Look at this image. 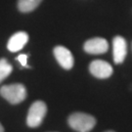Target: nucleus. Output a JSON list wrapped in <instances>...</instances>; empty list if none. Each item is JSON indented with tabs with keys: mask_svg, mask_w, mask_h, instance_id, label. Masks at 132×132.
Listing matches in <instances>:
<instances>
[{
	"mask_svg": "<svg viewBox=\"0 0 132 132\" xmlns=\"http://www.w3.org/2000/svg\"><path fill=\"white\" fill-rule=\"evenodd\" d=\"M55 59L65 70H71L75 65V59L71 52L65 46H56L53 50Z\"/></svg>",
	"mask_w": 132,
	"mask_h": 132,
	"instance_id": "39448f33",
	"label": "nucleus"
},
{
	"mask_svg": "<svg viewBox=\"0 0 132 132\" xmlns=\"http://www.w3.org/2000/svg\"><path fill=\"white\" fill-rule=\"evenodd\" d=\"M83 49L86 53L92 55L104 54L108 51L109 43L108 41L102 37H94L88 39L83 45Z\"/></svg>",
	"mask_w": 132,
	"mask_h": 132,
	"instance_id": "423d86ee",
	"label": "nucleus"
},
{
	"mask_svg": "<svg viewBox=\"0 0 132 132\" xmlns=\"http://www.w3.org/2000/svg\"><path fill=\"white\" fill-rule=\"evenodd\" d=\"M28 41V34L26 31H18L14 33L8 40L7 49L10 52H19L27 45Z\"/></svg>",
	"mask_w": 132,
	"mask_h": 132,
	"instance_id": "6e6552de",
	"label": "nucleus"
},
{
	"mask_svg": "<svg viewBox=\"0 0 132 132\" xmlns=\"http://www.w3.org/2000/svg\"><path fill=\"white\" fill-rule=\"evenodd\" d=\"M28 54H20L19 56L16 58L17 61H19V63L21 64V66L24 67V68H30V67L28 65Z\"/></svg>",
	"mask_w": 132,
	"mask_h": 132,
	"instance_id": "9b49d317",
	"label": "nucleus"
},
{
	"mask_svg": "<svg viewBox=\"0 0 132 132\" xmlns=\"http://www.w3.org/2000/svg\"><path fill=\"white\" fill-rule=\"evenodd\" d=\"M69 125L76 132H89L96 125V118L88 113H73L69 117Z\"/></svg>",
	"mask_w": 132,
	"mask_h": 132,
	"instance_id": "f257e3e1",
	"label": "nucleus"
},
{
	"mask_svg": "<svg viewBox=\"0 0 132 132\" xmlns=\"http://www.w3.org/2000/svg\"><path fill=\"white\" fill-rule=\"evenodd\" d=\"M89 71L92 76L99 79H106L113 75V69L108 62L103 60H95L90 64Z\"/></svg>",
	"mask_w": 132,
	"mask_h": 132,
	"instance_id": "20e7f679",
	"label": "nucleus"
},
{
	"mask_svg": "<svg viewBox=\"0 0 132 132\" xmlns=\"http://www.w3.org/2000/svg\"><path fill=\"white\" fill-rule=\"evenodd\" d=\"M13 67L6 59H0V83L12 73Z\"/></svg>",
	"mask_w": 132,
	"mask_h": 132,
	"instance_id": "9d476101",
	"label": "nucleus"
},
{
	"mask_svg": "<svg viewBox=\"0 0 132 132\" xmlns=\"http://www.w3.org/2000/svg\"><path fill=\"white\" fill-rule=\"evenodd\" d=\"M42 0H18V9L22 13H29L37 8Z\"/></svg>",
	"mask_w": 132,
	"mask_h": 132,
	"instance_id": "1a4fd4ad",
	"label": "nucleus"
},
{
	"mask_svg": "<svg viewBox=\"0 0 132 132\" xmlns=\"http://www.w3.org/2000/svg\"><path fill=\"white\" fill-rule=\"evenodd\" d=\"M0 95L10 104H20L27 98V89L22 83L3 85L0 88Z\"/></svg>",
	"mask_w": 132,
	"mask_h": 132,
	"instance_id": "f03ea898",
	"label": "nucleus"
},
{
	"mask_svg": "<svg viewBox=\"0 0 132 132\" xmlns=\"http://www.w3.org/2000/svg\"><path fill=\"white\" fill-rule=\"evenodd\" d=\"M47 113V106L43 101L34 102L28 110L27 124L29 127H37L42 123Z\"/></svg>",
	"mask_w": 132,
	"mask_h": 132,
	"instance_id": "7ed1b4c3",
	"label": "nucleus"
},
{
	"mask_svg": "<svg viewBox=\"0 0 132 132\" xmlns=\"http://www.w3.org/2000/svg\"><path fill=\"white\" fill-rule=\"evenodd\" d=\"M0 132H4V127L2 126V124L0 123Z\"/></svg>",
	"mask_w": 132,
	"mask_h": 132,
	"instance_id": "f8f14e48",
	"label": "nucleus"
},
{
	"mask_svg": "<svg viewBox=\"0 0 132 132\" xmlns=\"http://www.w3.org/2000/svg\"><path fill=\"white\" fill-rule=\"evenodd\" d=\"M106 132H114V131H112V130H109V131H106Z\"/></svg>",
	"mask_w": 132,
	"mask_h": 132,
	"instance_id": "ddd939ff",
	"label": "nucleus"
},
{
	"mask_svg": "<svg viewBox=\"0 0 132 132\" xmlns=\"http://www.w3.org/2000/svg\"><path fill=\"white\" fill-rule=\"evenodd\" d=\"M127 54V43L122 36H116L113 39V62L118 65L122 64Z\"/></svg>",
	"mask_w": 132,
	"mask_h": 132,
	"instance_id": "0eeeda50",
	"label": "nucleus"
}]
</instances>
